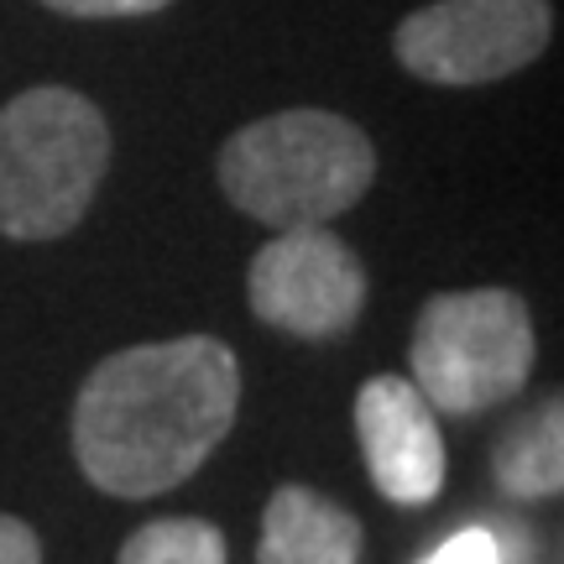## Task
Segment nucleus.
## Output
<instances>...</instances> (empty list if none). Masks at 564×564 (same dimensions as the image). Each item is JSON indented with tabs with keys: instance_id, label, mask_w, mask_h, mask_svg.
Instances as JSON below:
<instances>
[{
	"instance_id": "obj_1",
	"label": "nucleus",
	"mask_w": 564,
	"mask_h": 564,
	"mask_svg": "<svg viewBox=\"0 0 564 564\" xmlns=\"http://www.w3.org/2000/svg\"><path fill=\"white\" fill-rule=\"evenodd\" d=\"M241 413V361L215 335H178L105 356L74 403V460L89 481L147 502L183 486Z\"/></svg>"
},
{
	"instance_id": "obj_2",
	"label": "nucleus",
	"mask_w": 564,
	"mask_h": 564,
	"mask_svg": "<svg viewBox=\"0 0 564 564\" xmlns=\"http://www.w3.org/2000/svg\"><path fill=\"white\" fill-rule=\"evenodd\" d=\"M377 147L335 110H278L220 147V188L241 215L272 230L329 225L366 199Z\"/></svg>"
},
{
	"instance_id": "obj_3",
	"label": "nucleus",
	"mask_w": 564,
	"mask_h": 564,
	"mask_svg": "<svg viewBox=\"0 0 564 564\" xmlns=\"http://www.w3.org/2000/svg\"><path fill=\"white\" fill-rule=\"evenodd\" d=\"M110 126L79 89L37 84L0 105V236L58 241L95 204Z\"/></svg>"
},
{
	"instance_id": "obj_4",
	"label": "nucleus",
	"mask_w": 564,
	"mask_h": 564,
	"mask_svg": "<svg viewBox=\"0 0 564 564\" xmlns=\"http://www.w3.org/2000/svg\"><path fill=\"white\" fill-rule=\"evenodd\" d=\"M533 314L507 288L434 293L413 324V387L449 419H476L518 398L533 377Z\"/></svg>"
},
{
	"instance_id": "obj_5",
	"label": "nucleus",
	"mask_w": 564,
	"mask_h": 564,
	"mask_svg": "<svg viewBox=\"0 0 564 564\" xmlns=\"http://www.w3.org/2000/svg\"><path fill=\"white\" fill-rule=\"evenodd\" d=\"M554 37L549 0H434L403 17L392 53L413 79L470 89L544 58Z\"/></svg>"
},
{
	"instance_id": "obj_6",
	"label": "nucleus",
	"mask_w": 564,
	"mask_h": 564,
	"mask_svg": "<svg viewBox=\"0 0 564 564\" xmlns=\"http://www.w3.org/2000/svg\"><path fill=\"white\" fill-rule=\"evenodd\" d=\"M251 314L299 340H335L366 308V267L329 225L278 230L246 272Z\"/></svg>"
},
{
	"instance_id": "obj_7",
	"label": "nucleus",
	"mask_w": 564,
	"mask_h": 564,
	"mask_svg": "<svg viewBox=\"0 0 564 564\" xmlns=\"http://www.w3.org/2000/svg\"><path fill=\"white\" fill-rule=\"evenodd\" d=\"M356 434L371 486L387 502L423 507L444 486V440L434 408L408 377H371L356 398Z\"/></svg>"
},
{
	"instance_id": "obj_8",
	"label": "nucleus",
	"mask_w": 564,
	"mask_h": 564,
	"mask_svg": "<svg viewBox=\"0 0 564 564\" xmlns=\"http://www.w3.org/2000/svg\"><path fill=\"white\" fill-rule=\"evenodd\" d=\"M257 564H361V523L314 486H278L262 512Z\"/></svg>"
},
{
	"instance_id": "obj_9",
	"label": "nucleus",
	"mask_w": 564,
	"mask_h": 564,
	"mask_svg": "<svg viewBox=\"0 0 564 564\" xmlns=\"http://www.w3.org/2000/svg\"><path fill=\"white\" fill-rule=\"evenodd\" d=\"M564 423H560V398H549L533 419H523L502 444H497V486L518 502H544L564 486Z\"/></svg>"
},
{
	"instance_id": "obj_10",
	"label": "nucleus",
	"mask_w": 564,
	"mask_h": 564,
	"mask_svg": "<svg viewBox=\"0 0 564 564\" xmlns=\"http://www.w3.org/2000/svg\"><path fill=\"white\" fill-rule=\"evenodd\" d=\"M116 564H225V533L204 518H162L137 528Z\"/></svg>"
},
{
	"instance_id": "obj_11",
	"label": "nucleus",
	"mask_w": 564,
	"mask_h": 564,
	"mask_svg": "<svg viewBox=\"0 0 564 564\" xmlns=\"http://www.w3.org/2000/svg\"><path fill=\"white\" fill-rule=\"evenodd\" d=\"M423 564H502V539L491 528H465L455 539H444Z\"/></svg>"
},
{
	"instance_id": "obj_12",
	"label": "nucleus",
	"mask_w": 564,
	"mask_h": 564,
	"mask_svg": "<svg viewBox=\"0 0 564 564\" xmlns=\"http://www.w3.org/2000/svg\"><path fill=\"white\" fill-rule=\"evenodd\" d=\"M47 11H63V17H152V11H167L173 0H42Z\"/></svg>"
},
{
	"instance_id": "obj_13",
	"label": "nucleus",
	"mask_w": 564,
	"mask_h": 564,
	"mask_svg": "<svg viewBox=\"0 0 564 564\" xmlns=\"http://www.w3.org/2000/svg\"><path fill=\"white\" fill-rule=\"evenodd\" d=\"M0 564H42V539L32 523L0 512Z\"/></svg>"
}]
</instances>
